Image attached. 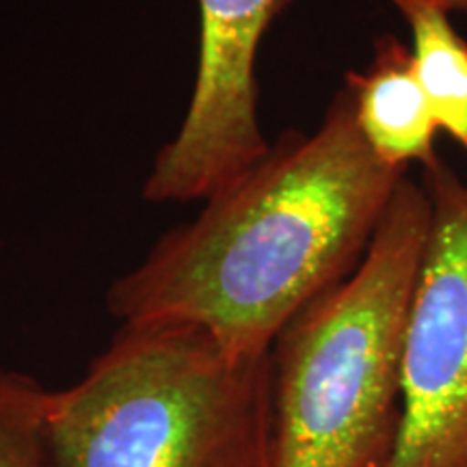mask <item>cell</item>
Listing matches in <instances>:
<instances>
[{"instance_id":"9","label":"cell","mask_w":467,"mask_h":467,"mask_svg":"<svg viewBox=\"0 0 467 467\" xmlns=\"http://www.w3.org/2000/svg\"><path fill=\"white\" fill-rule=\"evenodd\" d=\"M396 9L411 7V5H424L433 7L441 14H467V0H389Z\"/></svg>"},{"instance_id":"4","label":"cell","mask_w":467,"mask_h":467,"mask_svg":"<svg viewBox=\"0 0 467 467\" xmlns=\"http://www.w3.org/2000/svg\"><path fill=\"white\" fill-rule=\"evenodd\" d=\"M422 186L431 223L405 348L389 467H467V182L441 159Z\"/></svg>"},{"instance_id":"6","label":"cell","mask_w":467,"mask_h":467,"mask_svg":"<svg viewBox=\"0 0 467 467\" xmlns=\"http://www.w3.org/2000/svg\"><path fill=\"white\" fill-rule=\"evenodd\" d=\"M355 98L358 124L372 151L392 167L422 169L440 161L435 137L440 132L420 87L411 48L394 35L375 42L364 72H348L344 83Z\"/></svg>"},{"instance_id":"7","label":"cell","mask_w":467,"mask_h":467,"mask_svg":"<svg viewBox=\"0 0 467 467\" xmlns=\"http://www.w3.org/2000/svg\"><path fill=\"white\" fill-rule=\"evenodd\" d=\"M399 11L411 28L413 66L435 124L467 151V42L448 14L424 5Z\"/></svg>"},{"instance_id":"8","label":"cell","mask_w":467,"mask_h":467,"mask_svg":"<svg viewBox=\"0 0 467 467\" xmlns=\"http://www.w3.org/2000/svg\"><path fill=\"white\" fill-rule=\"evenodd\" d=\"M48 396L35 377L0 364V467H52Z\"/></svg>"},{"instance_id":"3","label":"cell","mask_w":467,"mask_h":467,"mask_svg":"<svg viewBox=\"0 0 467 467\" xmlns=\"http://www.w3.org/2000/svg\"><path fill=\"white\" fill-rule=\"evenodd\" d=\"M52 467H273L271 350L227 353L189 323H121L48 396Z\"/></svg>"},{"instance_id":"5","label":"cell","mask_w":467,"mask_h":467,"mask_svg":"<svg viewBox=\"0 0 467 467\" xmlns=\"http://www.w3.org/2000/svg\"><path fill=\"white\" fill-rule=\"evenodd\" d=\"M200 58L189 109L143 186L151 203L206 200L266 154L255 63L290 0H197Z\"/></svg>"},{"instance_id":"1","label":"cell","mask_w":467,"mask_h":467,"mask_svg":"<svg viewBox=\"0 0 467 467\" xmlns=\"http://www.w3.org/2000/svg\"><path fill=\"white\" fill-rule=\"evenodd\" d=\"M407 171L372 151L344 85L317 132L285 130L117 279L110 317L189 323L227 353L265 355L295 314L359 266Z\"/></svg>"},{"instance_id":"2","label":"cell","mask_w":467,"mask_h":467,"mask_svg":"<svg viewBox=\"0 0 467 467\" xmlns=\"http://www.w3.org/2000/svg\"><path fill=\"white\" fill-rule=\"evenodd\" d=\"M429 223V195L405 175L359 266L279 331L271 347L273 467L392 463Z\"/></svg>"}]
</instances>
